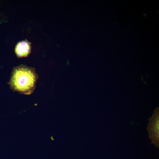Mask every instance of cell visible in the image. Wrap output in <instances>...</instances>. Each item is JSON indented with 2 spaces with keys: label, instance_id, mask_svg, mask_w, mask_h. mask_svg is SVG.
<instances>
[{
  "label": "cell",
  "instance_id": "1",
  "mask_svg": "<svg viewBox=\"0 0 159 159\" xmlns=\"http://www.w3.org/2000/svg\"><path fill=\"white\" fill-rule=\"evenodd\" d=\"M37 76L33 68L21 65L14 69L9 82L14 90L28 95L34 90Z\"/></svg>",
  "mask_w": 159,
  "mask_h": 159
},
{
  "label": "cell",
  "instance_id": "2",
  "mask_svg": "<svg viewBox=\"0 0 159 159\" xmlns=\"http://www.w3.org/2000/svg\"><path fill=\"white\" fill-rule=\"evenodd\" d=\"M31 43L26 40L19 42L16 45L15 53L19 58L27 57L31 52Z\"/></svg>",
  "mask_w": 159,
  "mask_h": 159
}]
</instances>
